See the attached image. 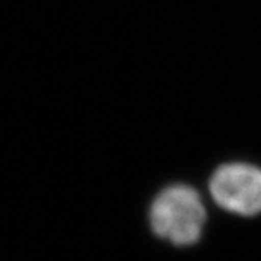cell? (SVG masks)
I'll return each instance as SVG.
<instances>
[{
	"instance_id": "1",
	"label": "cell",
	"mask_w": 261,
	"mask_h": 261,
	"mask_svg": "<svg viewBox=\"0 0 261 261\" xmlns=\"http://www.w3.org/2000/svg\"><path fill=\"white\" fill-rule=\"evenodd\" d=\"M148 218L149 226L159 238L177 247H189L203 233L206 209L196 189L176 183L154 197Z\"/></svg>"
},
{
	"instance_id": "2",
	"label": "cell",
	"mask_w": 261,
	"mask_h": 261,
	"mask_svg": "<svg viewBox=\"0 0 261 261\" xmlns=\"http://www.w3.org/2000/svg\"><path fill=\"white\" fill-rule=\"evenodd\" d=\"M215 203L240 216L261 214V168L248 163H228L215 170L209 180Z\"/></svg>"
}]
</instances>
